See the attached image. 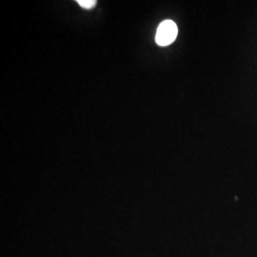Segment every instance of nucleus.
Wrapping results in <instances>:
<instances>
[{
    "label": "nucleus",
    "instance_id": "obj_1",
    "mask_svg": "<svg viewBox=\"0 0 257 257\" xmlns=\"http://www.w3.org/2000/svg\"><path fill=\"white\" fill-rule=\"evenodd\" d=\"M178 29L173 20L163 21L156 31V43L160 46H168L172 44L177 37Z\"/></svg>",
    "mask_w": 257,
    "mask_h": 257
},
{
    "label": "nucleus",
    "instance_id": "obj_2",
    "mask_svg": "<svg viewBox=\"0 0 257 257\" xmlns=\"http://www.w3.org/2000/svg\"><path fill=\"white\" fill-rule=\"evenodd\" d=\"M77 3L84 9H92V7L95 6L96 1L95 0H78Z\"/></svg>",
    "mask_w": 257,
    "mask_h": 257
}]
</instances>
